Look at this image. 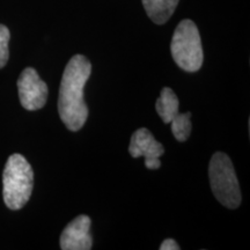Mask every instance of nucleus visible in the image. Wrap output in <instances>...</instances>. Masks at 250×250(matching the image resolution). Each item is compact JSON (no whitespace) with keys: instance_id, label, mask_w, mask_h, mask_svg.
Listing matches in <instances>:
<instances>
[{"instance_id":"1","label":"nucleus","mask_w":250,"mask_h":250,"mask_svg":"<svg viewBox=\"0 0 250 250\" xmlns=\"http://www.w3.org/2000/svg\"><path fill=\"white\" fill-rule=\"evenodd\" d=\"M92 72V65L83 55L70 59L62 73L59 87L58 112L70 131H79L88 117V107L83 100V88Z\"/></svg>"},{"instance_id":"2","label":"nucleus","mask_w":250,"mask_h":250,"mask_svg":"<svg viewBox=\"0 0 250 250\" xmlns=\"http://www.w3.org/2000/svg\"><path fill=\"white\" fill-rule=\"evenodd\" d=\"M34 188V171L23 155L12 154L2 174V196L6 206L20 210L29 201Z\"/></svg>"},{"instance_id":"3","label":"nucleus","mask_w":250,"mask_h":250,"mask_svg":"<svg viewBox=\"0 0 250 250\" xmlns=\"http://www.w3.org/2000/svg\"><path fill=\"white\" fill-rule=\"evenodd\" d=\"M211 189L218 202L228 208H237L242 196L235 169L229 156L223 152L212 155L208 165Z\"/></svg>"},{"instance_id":"4","label":"nucleus","mask_w":250,"mask_h":250,"mask_svg":"<svg viewBox=\"0 0 250 250\" xmlns=\"http://www.w3.org/2000/svg\"><path fill=\"white\" fill-rule=\"evenodd\" d=\"M170 51L181 70L197 72L202 67L204 54L201 35L193 21L186 19L179 23L171 39Z\"/></svg>"},{"instance_id":"5","label":"nucleus","mask_w":250,"mask_h":250,"mask_svg":"<svg viewBox=\"0 0 250 250\" xmlns=\"http://www.w3.org/2000/svg\"><path fill=\"white\" fill-rule=\"evenodd\" d=\"M18 90L21 105L27 110H39L45 105L48 86L41 79L35 68H24L18 79Z\"/></svg>"},{"instance_id":"6","label":"nucleus","mask_w":250,"mask_h":250,"mask_svg":"<svg viewBox=\"0 0 250 250\" xmlns=\"http://www.w3.org/2000/svg\"><path fill=\"white\" fill-rule=\"evenodd\" d=\"M129 152L132 158H145L146 168L151 170L161 167L160 156L164 155L165 148L161 143L156 142L152 132L145 127L138 129L131 137Z\"/></svg>"},{"instance_id":"7","label":"nucleus","mask_w":250,"mask_h":250,"mask_svg":"<svg viewBox=\"0 0 250 250\" xmlns=\"http://www.w3.org/2000/svg\"><path fill=\"white\" fill-rule=\"evenodd\" d=\"M90 218L81 214L71 221L62 230L59 245L62 250H89L93 239L89 233Z\"/></svg>"},{"instance_id":"8","label":"nucleus","mask_w":250,"mask_h":250,"mask_svg":"<svg viewBox=\"0 0 250 250\" xmlns=\"http://www.w3.org/2000/svg\"><path fill=\"white\" fill-rule=\"evenodd\" d=\"M180 0H143L144 8L153 22L164 24L169 20Z\"/></svg>"},{"instance_id":"9","label":"nucleus","mask_w":250,"mask_h":250,"mask_svg":"<svg viewBox=\"0 0 250 250\" xmlns=\"http://www.w3.org/2000/svg\"><path fill=\"white\" fill-rule=\"evenodd\" d=\"M179 108L180 101L174 90L169 87L162 88L160 98L155 102V109L164 123L170 124V122L180 114Z\"/></svg>"},{"instance_id":"10","label":"nucleus","mask_w":250,"mask_h":250,"mask_svg":"<svg viewBox=\"0 0 250 250\" xmlns=\"http://www.w3.org/2000/svg\"><path fill=\"white\" fill-rule=\"evenodd\" d=\"M170 124L175 139L179 142H186L191 133V112L179 114L170 122Z\"/></svg>"},{"instance_id":"11","label":"nucleus","mask_w":250,"mask_h":250,"mask_svg":"<svg viewBox=\"0 0 250 250\" xmlns=\"http://www.w3.org/2000/svg\"><path fill=\"white\" fill-rule=\"evenodd\" d=\"M9 39H11V34H9L8 28L4 24H0V68L4 67L8 62Z\"/></svg>"},{"instance_id":"12","label":"nucleus","mask_w":250,"mask_h":250,"mask_svg":"<svg viewBox=\"0 0 250 250\" xmlns=\"http://www.w3.org/2000/svg\"><path fill=\"white\" fill-rule=\"evenodd\" d=\"M160 250H180V246L173 239H167L161 243Z\"/></svg>"}]
</instances>
